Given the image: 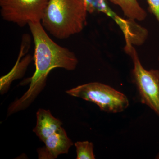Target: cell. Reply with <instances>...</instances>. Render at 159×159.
Here are the masks:
<instances>
[{"label": "cell", "instance_id": "obj_1", "mask_svg": "<svg viewBox=\"0 0 159 159\" xmlns=\"http://www.w3.org/2000/svg\"><path fill=\"white\" fill-rule=\"evenodd\" d=\"M28 26L34 43L35 71L29 80V89L10 105L8 115L25 109L33 102L45 86L47 77L52 70L60 68L74 70L78 64L75 54L51 39L41 22L30 23Z\"/></svg>", "mask_w": 159, "mask_h": 159}, {"label": "cell", "instance_id": "obj_2", "mask_svg": "<svg viewBox=\"0 0 159 159\" xmlns=\"http://www.w3.org/2000/svg\"><path fill=\"white\" fill-rule=\"evenodd\" d=\"M88 13L84 0H49L41 23L54 37L66 39L82 31Z\"/></svg>", "mask_w": 159, "mask_h": 159}, {"label": "cell", "instance_id": "obj_3", "mask_svg": "<svg viewBox=\"0 0 159 159\" xmlns=\"http://www.w3.org/2000/svg\"><path fill=\"white\" fill-rule=\"evenodd\" d=\"M72 97L93 102L103 111L121 112L129 105L127 97L110 86L99 82H91L66 91Z\"/></svg>", "mask_w": 159, "mask_h": 159}, {"label": "cell", "instance_id": "obj_4", "mask_svg": "<svg viewBox=\"0 0 159 159\" xmlns=\"http://www.w3.org/2000/svg\"><path fill=\"white\" fill-rule=\"evenodd\" d=\"M132 44L130 42L125 41L124 50L133 62V80L136 86L140 101L148 106L159 117V70H145Z\"/></svg>", "mask_w": 159, "mask_h": 159}, {"label": "cell", "instance_id": "obj_5", "mask_svg": "<svg viewBox=\"0 0 159 159\" xmlns=\"http://www.w3.org/2000/svg\"><path fill=\"white\" fill-rule=\"evenodd\" d=\"M49 0H0L1 14L4 20L25 27L41 21Z\"/></svg>", "mask_w": 159, "mask_h": 159}, {"label": "cell", "instance_id": "obj_6", "mask_svg": "<svg viewBox=\"0 0 159 159\" xmlns=\"http://www.w3.org/2000/svg\"><path fill=\"white\" fill-rule=\"evenodd\" d=\"M44 143L45 146L37 150L39 159L57 158L60 155L68 153L74 145L62 127L47 138Z\"/></svg>", "mask_w": 159, "mask_h": 159}, {"label": "cell", "instance_id": "obj_7", "mask_svg": "<svg viewBox=\"0 0 159 159\" xmlns=\"http://www.w3.org/2000/svg\"><path fill=\"white\" fill-rule=\"evenodd\" d=\"M36 124L33 131L43 142L47 138L62 127L61 121L53 116L49 110L39 109L36 113Z\"/></svg>", "mask_w": 159, "mask_h": 159}, {"label": "cell", "instance_id": "obj_8", "mask_svg": "<svg viewBox=\"0 0 159 159\" xmlns=\"http://www.w3.org/2000/svg\"><path fill=\"white\" fill-rule=\"evenodd\" d=\"M119 6L129 20L142 21L147 16V12L140 6L138 0H109Z\"/></svg>", "mask_w": 159, "mask_h": 159}, {"label": "cell", "instance_id": "obj_9", "mask_svg": "<svg viewBox=\"0 0 159 159\" xmlns=\"http://www.w3.org/2000/svg\"><path fill=\"white\" fill-rule=\"evenodd\" d=\"M76 148L77 159H95L94 145L89 141L77 142L74 144Z\"/></svg>", "mask_w": 159, "mask_h": 159}, {"label": "cell", "instance_id": "obj_10", "mask_svg": "<svg viewBox=\"0 0 159 159\" xmlns=\"http://www.w3.org/2000/svg\"><path fill=\"white\" fill-rule=\"evenodd\" d=\"M148 6V9L154 16L159 24V0H146ZM159 61V52L158 55Z\"/></svg>", "mask_w": 159, "mask_h": 159}, {"label": "cell", "instance_id": "obj_11", "mask_svg": "<svg viewBox=\"0 0 159 159\" xmlns=\"http://www.w3.org/2000/svg\"><path fill=\"white\" fill-rule=\"evenodd\" d=\"M89 13H93L97 10V0H84Z\"/></svg>", "mask_w": 159, "mask_h": 159}, {"label": "cell", "instance_id": "obj_12", "mask_svg": "<svg viewBox=\"0 0 159 159\" xmlns=\"http://www.w3.org/2000/svg\"><path fill=\"white\" fill-rule=\"evenodd\" d=\"M156 159H159V153L157 155L156 157Z\"/></svg>", "mask_w": 159, "mask_h": 159}]
</instances>
